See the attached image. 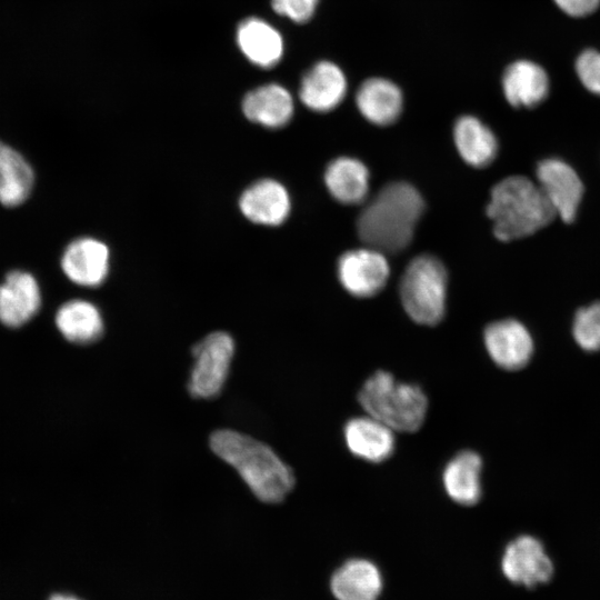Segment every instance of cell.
I'll use <instances>...</instances> for the list:
<instances>
[{
	"instance_id": "obj_22",
	"label": "cell",
	"mask_w": 600,
	"mask_h": 600,
	"mask_svg": "<svg viewBox=\"0 0 600 600\" xmlns=\"http://www.w3.org/2000/svg\"><path fill=\"white\" fill-rule=\"evenodd\" d=\"M369 179L367 167L351 157L332 160L324 173V182L330 194L344 204H357L366 199Z\"/></svg>"
},
{
	"instance_id": "obj_8",
	"label": "cell",
	"mask_w": 600,
	"mask_h": 600,
	"mask_svg": "<svg viewBox=\"0 0 600 600\" xmlns=\"http://www.w3.org/2000/svg\"><path fill=\"white\" fill-rule=\"evenodd\" d=\"M501 568L509 581L527 588L548 582L554 573L553 562L543 544L528 534L516 538L506 547Z\"/></svg>"
},
{
	"instance_id": "obj_13",
	"label": "cell",
	"mask_w": 600,
	"mask_h": 600,
	"mask_svg": "<svg viewBox=\"0 0 600 600\" xmlns=\"http://www.w3.org/2000/svg\"><path fill=\"white\" fill-rule=\"evenodd\" d=\"M41 306V291L36 278L26 271L14 270L0 284V322L19 328L30 321Z\"/></svg>"
},
{
	"instance_id": "obj_17",
	"label": "cell",
	"mask_w": 600,
	"mask_h": 600,
	"mask_svg": "<svg viewBox=\"0 0 600 600\" xmlns=\"http://www.w3.org/2000/svg\"><path fill=\"white\" fill-rule=\"evenodd\" d=\"M242 111L251 122L278 129L292 118L293 100L286 88L270 83L250 91L242 101Z\"/></svg>"
},
{
	"instance_id": "obj_12",
	"label": "cell",
	"mask_w": 600,
	"mask_h": 600,
	"mask_svg": "<svg viewBox=\"0 0 600 600\" xmlns=\"http://www.w3.org/2000/svg\"><path fill=\"white\" fill-rule=\"evenodd\" d=\"M238 206L242 216L261 226H279L289 217L291 200L288 190L279 181L261 179L241 193Z\"/></svg>"
},
{
	"instance_id": "obj_19",
	"label": "cell",
	"mask_w": 600,
	"mask_h": 600,
	"mask_svg": "<svg viewBox=\"0 0 600 600\" xmlns=\"http://www.w3.org/2000/svg\"><path fill=\"white\" fill-rule=\"evenodd\" d=\"M356 102L368 121L378 126H388L400 116L403 99L401 90L392 81L371 78L359 88Z\"/></svg>"
},
{
	"instance_id": "obj_16",
	"label": "cell",
	"mask_w": 600,
	"mask_h": 600,
	"mask_svg": "<svg viewBox=\"0 0 600 600\" xmlns=\"http://www.w3.org/2000/svg\"><path fill=\"white\" fill-rule=\"evenodd\" d=\"M502 89L511 106L533 108L547 98L549 77L538 63L530 60H517L504 70Z\"/></svg>"
},
{
	"instance_id": "obj_7",
	"label": "cell",
	"mask_w": 600,
	"mask_h": 600,
	"mask_svg": "<svg viewBox=\"0 0 600 600\" xmlns=\"http://www.w3.org/2000/svg\"><path fill=\"white\" fill-rule=\"evenodd\" d=\"M536 176L556 216L572 222L583 196V184L576 170L559 158H547L538 163Z\"/></svg>"
},
{
	"instance_id": "obj_30",
	"label": "cell",
	"mask_w": 600,
	"mask_h": 600,
	"mask_svg": "<svg viewBox=\"0 0 600 600\" xmlns=\"http://www.w3.org/2000/svg\"><path fill=\"white\" fill-rule=\"evenodd\" d=\"M50 600H78V599L71 596L54 594L53 597H51Z\"/></svg>"
},
{
	"instance_id": "obj_24",
	"label": "cell",
	"mask_w": 600,
	"mask_h": 600,
	"mask_svg": "<svg viewBox=\"0 0 600 600\" xmlns=\"http://www.w3.org/2000/svg\"><path fill=\"white\" fill-rule=\"evenodd\" d=\"M381 587L377 567L362 559L346 562L331 579V590L338 600H376Z\"/></svg>"
},
{
	"instance_id": "obj_10",
	"label": "cell",
	"mask_w": 600,
	"mask_h": 600,
	"mask_svg": "<svg viewBox=\"0 0 600 600\" xmlns=\"http://www.w3.org/2000/svg\"><path fill=\"white\" fill-rule=\"evenodd\" d=\"M61 269L73 283L98 287L109 274L110 250L101 240L81 237L71 241L61 256Z\"/></svg>"
},
{
	"instance_id": "obj_15",
	"label": "cell",
	"mask_w": 600,
	"mask_h": 600,
	"mask_svg": "<svg viewBox=\"0 0 600 600\" xmlns=\"http://www.w3.org/2000/svg\"><path fill=\"white\" fill-rule=\"evenodd\" d=\"M347 92V79L342 70L330 61L314 64L302 78L300 100L317 112H327L338 107Z\"/></svg>"
},
{
	"instance_id": "obj_3",
	"label": "cell",
	"mask_w": 600,
	"mask_h": 600,
	"mask_svg": "<svg viewBox=\"0 0 600 600\" xmlns=\"http://www.w3.org/2000/svg\"><path fill=\"white\" fill-rule=\"evenodd\" d=\"M487 214L501 241L531 236L557 217L537 182L524 176H511L493 186Z\"/></svg>"
},
{
	"instance_id": "obj_18",
	"label": "cell",
	"mask_w": 600,
	"mask_h": 600,
	"mask_svg": "<svg viewBox=\"0 0 600 600\" xmlns=\"http://www.w3.org/2000/svg\"><path fill=\"white\" fill-rule=\"evenodd\" d=\"M482 460L471 450H464L450 459L442 472L444 491L461 506H473L481 498Z\"/></svg>"
},
{
	"instance_id": "obj_9",
	"label": "cell",
	"mask_w": 600,
	"mask_h": 600,
	"mask_svg": "<svg viewBox=\"0 0 600 600\" xmlns=\"http://www.w3.org/2000/svg\"><path fill=\"white\" fill-rule=\"evenodd\" d=\"M389 272L384 253L370 247L350 250L338 261L342 287L359 298L377 294L384 287Z\"/></svg>"
},
{
	"instance_id": "obj_1",
	"label": "cell",
	"mask_w": 600,
	"mask_h": 600,
	"mask_svg": "<svg viewBox=\"0 0 600 600\" xmlns=\"http://www.w3.org/2000/svg\"><path fill=\"white\" fill-rule=\"evenodd\" d=\"M423 210L424 201L413 186L391 182L361 211L358 234L370 248L383 253L400 252L410 243Z\"/></svg>"
},
{
	"instance_id": "obj_23",
	"label": "cell",
	"mask_w": 600,
	"mask_h": 600,
	"mask_svg": "<svg viewBox=\"0 0 600 600\" xmlns=\"http://www.w3.org/2000/svg\"><path fill=\"white\" fill-rule=\"evenodd\" d=\"M453 139L461 158L476 168L490 164L498 152L494 133L472 116H463L457 120Z\"/></svg>"
},
{
	"instance_id": "obj_5",
	"label": "cell",
	"mask_w": 600,
	"mask_h": 600,
	"mask_svg": "<svg viewBox=\"0 0 600 600\" xmlns=\"http://www.w3.org/2000/svg\"><path fill=\"white\" fill-rule=\"evenodd\" d=\"M447 271L436 257L422 254L406 268L400 282L401 303L417 323L433 326L446 312Z\"/></svg>"
},
{
	"instance_id": "obj_11",
	"label": "cell",
	"mask_w": 600,
	"mask_h": 600,
	"mask_svg": "<svg viewBox=\"0 0 600 600\" xmlns=\"http://www.w3.org/2000/svg\"><path fill=\"white\" fill-rule=\"evenodd\" d=\"M483 340L490 358L506 370H518L524 367L533 350L529 331L514 319L490 323L484 330Z\"/></svg>"
},
{
	"instance_id": "obj_27",
	"label": "cell",
	"mask_w": 600,
	"mask_h": 600,
	"mask_svg": "<svg viewBox=\"0 0 600 600\" xmlns=\"http://www.w3.org/2000/svg\"><path fill=\"white\" fill-rule=\"evenodd\" d=\"M574 68L582 86L591 93L600 96V52L594 49L582 51Z\"/></svg>"
},
{
	"instance_id": "obj_14",
	"label": "cell",
	"mask_w": 600,
	"mask_h": 600,
	"mask_svg": "<svg viewBox=\"0 0 600 600\" xmlns=\"http://www.w3.org/2000/svg\"><path fill=\"white\" fill-rule=\"evenodd\" d=\"M343 438L353 456L372 463L386 461L396 448L394 431L369 414L348 420Z\"/></svg>"
},
{
	"instance_id": "obj_20",
	"label": "cell",
	"mask_w": 600,
	"mask_h": 600,
	"mask_svg": "<svg viewBox=\"0 0 600 600\" xmlns=\"http://www.w3.org/2000/svg\"><path fill=\"white\" fill-rule=\"evenodd\" d=\"M237 41L243 54L261 68L273 67L283 53L281 34L258 18L246 19L239 24Z\"/></svg>"
},
{
	"instance_id": "obj_2",
	"label": "cell",
	"mask_w": 600,
	"mask_h": 600,
	"mask_svg": "<svg viewBox=\"0 0 600 600\" xmlns=\"http://www.w3.org/2000/svg\"><path fill=\"white\" fill-rule=\"evenodd\" d=\"M210 447L238 471L259 500L277 503L292 490V470L266 443L241 432L222 429L211 434Z\"/></svg>"
},
{
	"instance_id": "obj_21",
	"label": "cell",
	"mask_w": 600,
	"mask_h": 600,
	"mask_svg": "<svg viewBox=\"0 0 600 600\" xmlns=\"http://www.w3.org/2000/svg\"><path fill=\"white\" fill-rule=\"evenodd\" d=\"M54 322L63 338L77 344L94 342L103 332L100 310L83 299L69 300L60 306Z\"/></svg>"
},
{
	"instance_id": "obj_26",
	"label": "cell",
	"mask_w": 600,
	"mask_h": 600,
	"mask_svg": "<svg viewBox=\"0 0 600 600\" xmlns=\"http://www.w3.org/2000/svg\"><path fill=\"white\" fill-rule=\"evenodd\" d=\"M572 333L583 350L597 351L600 349V301L578 310L573 320Z\"/></svg>"
},
{
	"instance_id": "obj_25",
	"label": "cell",
	"mask_w": 600,
	"mask_h": 600,
	"mask_svg": "<svg viewBox=\"0 0 600 600\" xmlns=\"http://www.w3.org/2000/svg\"><path fill=\"white\" fill-rule=\"evenodd\" d=\"M34 181L31 166L17 150L0 141V203L22 204L30 196Z\"/></svg>"
},
{
	"instance_id": "obj_4",
	"label": "cell",
	"mask_w": 600,
	"mask_h": 600,
	"mask_svg": "<svg viewBox=\"0 0 600 600\" xmlns=\"http://www.w3.org/2000/svg\"><path fill=\"white\" fill-rule=\"evenodd\" d=\"M358 400L367 414L399 432L420 429L428 411L427 396L419 386L398 381L382 370L364 381Z\"/></svg>"
},
{
	"instance_id": "obj_6",
	"label": "cell",
	"mask_w": 600,
	"mask_h": 600,
	"mask_svg": "<svg viewBox=\"0 0 600 600\" xmlns=\"http://www.w3.org/2000/svg\"><path fill=\"white\" fill-rule=\"evenodd\" d=\"M234 353V341L224 331H216L192 348L194 363L191 369L188 388L196 398L217 397L228 378Z\"/></svg>"
},
{
	"instance_id": "obj_29",
	"label": "cell",
	"mask_w": 600,
	"mask_h": 600,
	"mask_svg": "<svg viewBox=\"0 0 600 600\" xmlns=\"http://www.w3.org/2000/svg\"><path fill=\"white\" fill-rule=\"evenodd\" d=\"M553 2L562 12L573 18L590 16L600 6V0H553Z\"/></svg>"
},
{
	"instance_id": "obj_28",
	"label": "cell",
	"mask_w": 600,
	"mask_h": 600,
	"mask_svg": "<svg viewBox=\"0 0 600 600\" xmlns=\"http://www.w3.org/2000/svg\"><path fill=\"white\" fill-rule=\"evenodd\" d=\"M319 0H271L273 10L294 22H306L314 13Z\"/></svg>"
}]
</instances>
